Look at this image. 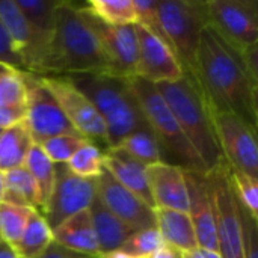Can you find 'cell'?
I'll return each instance as SVG.
<instances>
[{
	"label": "cell",
	"instance_id": "cell-31",
	"mask_svg": "<svg viewBox=\"0 0 258 258\" xmlns=\"http://www.w3.org/2000/svg\"><path fill=\"white\" fill-rule=\"evenodd\" d=\"M33 209L0 203V237L12 248L18 242Z\"/></svg>",
	"mask_w": 258,
	"mask_h": 258
},
{
	"label": "cell",
	"instance_id": "cell-29",
	"mask_svg": "<svg viewBox=\"0 0 258 258\" xmlns=\"http://www.w3.org/2000/svg\"><path fill=\"white\" fill-rule=\"evenodd\" d=\"M83 8L110 26H130L138 23L133 0H88Z\"/></svg>",
	"mask_w": 258,
	"mask_h": 258
},
{
	"label": "cell",
	"instance_id": "cell-11",
	"mask_svg": "<svg viewBox=\"0 0 258 258\" xmlns=\"http://www.w3.org/2000/svg\"><path fill=\"white\" fill-rule=\"evenodd\" d=\"M94 197V180L74 175L65 163H54L53 190L41 215L53 231L68 218L89 209Z\"/></svg>",
	"mask_w": 258,
	"mask_h": 258
},
{
	"label": "cell",
	"instance_id": "cell-43",
	"mask_svg": "<svg viewBox=\"0 0 258 258\" xmlns=\"http://www.w3.org/2000/svg\"><path fill=\"white\" fill-rule=\"evenodd\" d=\"M98 258H132L125 254H122L121 251H112V252H106V254H98Z\"/></svg>",
	"mask_w": 258,
	"mask_h": 258
},
{
	"label": "cell",
	"instance_id": "cell-38",
	"mask_svg": "<svg viewBox=\"0 0 258 258\" xmlns=\"http://www.w3.org/2000/svg\"><path fill=\"white\" fill-rule=\"evenodd\" d=\"M26 119V101L0 107V130L9 128Z\"/></svg>",
	"mask_w": 258,
	"mask_h": 258
},
{
	"label": "cell",
	"instance_id": "cell-36",
	"mask_svg": "<svg viewBox=\"0 0 258 258\" xmlns=\"http://www.w3.org/2000/svg\"><path fill=\"white\" fill-rule=\"evenodd\" d=\"M236 206L242 228V243L243 258H258V225L257 219L249 215V212L240 204L236 197Z\"/></svg>",
	"mask_w": 258,
	"mask_h": 258
},
{
	"label": "cell",
	"instance_id": "cell-3",
	"mask_svg": "<svg viewBox=\"0 0 258 258\" xmlns=\"http://www.w3.org/2000/svg\"><path fill=\"white\" fill-rule=\"evenodd\" d=\"M156 88L207 171L224 165L225 160L215 136L209 104L197 79L184 73L181 79L159 83Z\"/></svg>",
	"mask_w": 258,
	"mask_h": 258
},
{
	"label": "cell",
	"instance_id": "cell-1",
	"mask_svg": "<svg viewBox=\"0 0 258 258\" xmlns=\"http://www.w3.org/2000/svg\"><path fill=\"white\" fill-rule=\"evenodd\" d=\"M194 77L215 109L233 112L257 132V83L248 76L242 53L210 26L201 33Z\"/></svg>",
	"mask_w": 258,
	"mask_h": 258
},
{
	"label": "cell",
	"instance_id": "cell-5",
	"mask_svg": "<svg viewBox=\"0 0 258 258\" xmlns=\"http://www.w3.org/2000/svg\"><path fill=\"white\" fill-rule=\"evenodd\" d=\"M125 80L141 106L150 130L157 141L162 162L175 165L186 172L209 174L206 165L183 135L178 122L157 91L156 85L136 76L125 77Z\"/></svg>",
	"mask_w": 258,
	"mask_h": 258
},
{
	"label": "cell",
	"instance_id": "cell-9",
	"mask_svg": "<svg viewBox=\"0 0 258 258\" xmlns=\"http://www.w3.org/2000/svg\"><path fill=\"white\" fill-rule=\"evenodd\" d=\"M26 86V125L33 144L59 136L76 135L77 132L68 122L56 98L44 85L42 77L32 73H23ZM79 135V133H77Z\"/></svg>",
	"mask_w": 258,
	"mask_h": 258
},
{
	"label": "cell",
	"instance_id": "cell-37",
	"mask_svg": "<svg viewBox=\"0 0 258 258\" xmlns=\"http://www.w3.org/2000/svg\"><path fill=\"white\" fill-rule=\"evenodd\" d=\"M0 63L8 67V68H12L15 71H20V73H27L24 65H23V60L20 59V56L17 54L11 39H9V35L3 26V23L0 21Z\"/></svg>",
	"mask_w": 258,
	"mask_h": 258
},
{
	"label": "cell",
	"instance_id": "cell-19",
	"mask_svg": "<svg viewBox=\"0 0 258 258\" xmlns=\"http://www.w3.org/2000/svg\"><path fill=\"white\" fill-rule=\"evenodd\" d=\"M103 166L118 183L139 197L147 206L154 209L147 177V166L144 163L135 160L118 148H107L103 151Z\"/></svg>",
	"mask_w": 258,
	"mask_h": 258
},
{
	"label": "cell",
	"instance_id": "cell-13",
	"mask_svg": "<svg viewBox=\"0 0 258 258\" xmlns=\"http://www.w3.org/2000/svg\"><path fill=\"white\" fill-rule=\"evenodd\" d=\"M77 9L106 54L112 68V76L124 79L135 76L138 63V38L135 24L110 26L98 20L85 8Z\"/></svg>",
	"mask_w": 258,
	"mask_h": 258
},
{
	"label": "cell",
	"instance_id": "cell-44",
	"mask_svg": "<svg viewBox=\"0 0 258 258\" xmlns=\"http://www.w3.org/2000/svg\"><path fill=\"white\" fill-rule=\"evenodd\" d=\"M203 258H221V255L215 251H209V249H200Z\"/></svg>",
	"mask_w": 258,
	"mask_h": 258
},
{
	"label": "cell",
	"instance_id": "cell-34",
	"mask_svg": "<svg viewBox=\"0 0 258 258\" xmlns=\"http://www.w3.org/2000/svg\"><path fill=\"white\" fill-rule=\"evenodd\" d=\"M228 175L233 186V190L240 201V204L249 212L252 218H258V180L251 178L249 175L231 169L228 166Z\"/></svg>",
	"mask_w": 258,
	"mask_h": 258
},
{
	"label": "cell",
	"instance_id": "cell-48",
	"mask_svg": "<svg viewBox=\"0 0 258 258\" xmlns=\"http://www.w3.org/2000/svg\"><path fill=\"white\" fill-rule=\"evenodd\" d=\"M0 132H2V130H0Z\"/></svg>",
	"mask_w": 258,
	"mask_h": 258
},
{
	"label": "cell",
	"instance_id": "cell-24",
	"mask_svg": "<svg viewBox=\"0 0 258 258\" xmlns=\"http://www.w3.org/2000/svg\"><path fill=\"white\" fill-rule=\"evenodd\" d=\"M15 3L21 11V14L24 15V18L27 20V23L30 24V27L33 29L39 44L44 48V53L47 54L54 30L56 9L59 2L57 0H15Z\"/></svg>",
	"mask_w": 258,
	"mask_h": 258
},
{
	"label": "cell",
	"instance_id": "cell-10",
	"mask_svg": "<svg viewBox=\"0 0 258 258\" xmlns=\"http://www.w3.org/2000/svg\"><path fill=\"white\" fill-rule=\"evenodd\" d=\"M209 24L237 51L258 44V5L255 0L206 2Z\"/></svg>",
	"mask_w": 258,
	"mask_h": 258
},
{
	"label": "cell",
	"instance_id": "cell-4",
	"mask_svg": "<svg viewBox=\"0 0 258 258\" xmlns=\"http://www.w3.org/2000/svg\"><path fill=\"white\" fill-rule=\"evenodd\" d=\"M67 77L94 104L106 124V145L116 147L136 130L147 128V119L127 80L110 74H73Z\"/></svg>",
	"mask_w": 258,
	"mask_h": 258
},
{
	"label": "cell",
	"instance_id": "cell-45",
	"mask_svg": "<svg viewBox=\"0 0 258 258\" xmlns=\"http://www.w3.org/2000/svg\"><path fill=\"white\" fill-rule=\"evenodd\" d=\"M3 192H5V180H3V174L0 172V203L3 200Z\"/></svg>",
	"mask_w": 258,
	"mask_h": 258
},
{
	"label": "cell",
	"instance_id": "cell-35",
	"mask_svg": "<svg viewBox=\"0 0 258 258\" xmlns=\"http://www.w3.org/2000/svg\"><path fill=\"white\" fill-rule=\"evenodd\" d=\"M26 101V86L23 73L9 70L0 76V107L24 103Z\"/></svg>",
	"mask_w": 258,
	"mask_h": 258
},
{
	"label": "cell",
	"instance_id": "cell-22",
	"mask_svg": "<svg viewBox=\"0 0 258 258\" xmlns=\"http://www.w3.org/2000/svg\"><path fill=\"white\" fill-rule=\"evenodd\" d=\"M156 230L160 233L163 243L178 252L198 249V242L192 221L186 212L154 209Z\"/></svg>",
	"mask_w": 258,
	"mask_h": 258
},
{
	"label": "cell",
	"instance_id": "cell-47",
	"mask_svg": "<svg viewBox=\"0 0 258 258\" xmlns=\"http://www.w3.org/2000/svg\"><path fill=\"white\" fill-rule=\"evenodd\" d=\"M180 255H181V254H180ZM180 258H181V257H180Z\"/></svg>",
	"mask_w": 258,
	"mask_h": 258
},
{
	"label": "cell",
	"instance_id": "cell-21",
	"mask_svg": "<svg viewBox=\"0 0 258 258\" xmlns=\"http://www.w3.org/2000/svg\"><path fill=\"white\" fill-rule=\"evenodd\" d=\"M53 242L71 251L97 257L100 252L89 209L79 212L56 227L53 230Z\"/></svg>",
	"mask_w": 258,
	"mask_h": 258
},
{
	"label": "cell",
	"instance_id": "cell-2",
	"mask_svg": "<svg viewBox=\"0 0 258 258\" xmlns=\"http://www.w3.org/2000/svg\"><path fill=\"white\" fill-rule=\"evenodd\" d=\"M110 74V63L77 6L59 2L53 36L42 62L41 76Z\"/></svg>",
	"mask_w": 258,
	"mask_h": 258
},
{
	"label": "cell",
	"instance_id": "cell-27",
	"mask_svg": "<svg viewBox=\"0 0 258 258\" xmlns=\"http://www.w3.org/2000/svg\"><path fill=\"white\" fill-rule=\"evenodd\" d=\"M23 166L27 169L32 180L36 184V189L39 194V201H41V212H42L50 195H51V190H53L54 163L45 156V153L41 150L39 145L33 144Z\"/></svg>",
	"mask_w": 258,
	"mask_h": 258
},
{
	"label": "cell",
	"instance_id": "cell-33",
	"mask_svg": "<svg viewBox=\"0 0 258 258\" xmlns=\"http://www.w3.org/2000/svg\"><path fill=\"white\" fill-rule=\"evenodd\" d=\"M92 142L82 135H59L39 144L41 150L53 163H67L73 154L85 144Z\"/></svg>",
	"mask_w": 258,
	"mask_h": 258
},
{
	"label": "cell",
	"instance_id": "cell-15",
	"mask_svg": "<svg viewBox=\"0 0 258 258\" xmlns=\"http://www.w3.org/2000/svg\"><path fill=\"white\" fill-rule=\"evenodd\" d=\"M138 38V63L135 76L153 85L175 82L184 76V70L175 53L157 36L141 24H135Z\"/></svg>",
	"mask_w": 258,
	"mask_h": 258
},
{
	"label": "cell",
	"instance_id": "cell-41",
	"mask_svg": "<svg viewBox=\"0 0 258 258\" xmlns=\"http://www.w3.org/2000/svg\"><path fill=\"white\" fill-rule=\"evenodd\" d=\"M180 252L177 251V249H174V248H171V246H168V245H163L160 249H157L156 252H154V255L151 258H180Z\"/></svg>",
	"mask_w": 258,
	"mask_h": 258
},
{
	"label": "cell",
	"instance_id": "cell-17",
	"mask_svg": "<svg viewBox=\"0 0 258 258\" xmlns=\"http://www.w3.org/2000/svg\"><path fill=\"white\" fill-rule=\"evenodd\" d=\"M0 21L6 29L17 54L23 60L26 71L39 76L45 53L15 0H0Z\"/></svg>",
	"mask_w": 258,
	"mask_h": 258
},
{
	"label": "cell",
	"instance_id": "cell-28",
	"mask_svg": "<svg viewBox=\"0 0 258 258\" xmlns=\"http://www.w3.org/2000/svg\"><path fill=\"white\" fill-rule=\"evenodd\" d=\"M113 148L124 151L125 154H128L135 160L144 163L145 166L156 165V163L162 162L160 148H159L157 141H156L153 132L150 130V127L133 132L132 135H128L125 139H122Z\"/></svg>",
	"mask_w": 258,
	"mask_h": 258
},
{
	"label": "cell",
	"instance_id": "cell-16",
	"mask_svg": "<svg viewBox=\"0 0 258 258\" xmlns=\"http://www.w3.org/2000/svg\"><path fill=\"white\" fill-rule=\"evenodd\" d=\"M184 178L189 198L187 215L195 230L198 248L218 252L213 198L207 174L184 171Z\"/></svg>",
	"mask_w": 258,
	"mask_h": 258
},
{
	"label": "cell",
	"instance_id": "cell-42",
	"mask_svg": "<svg viewBox=\"0 0 258 258\" xmlns=\"http://www.w3.org/2000/svg\"><path fill=\"white\" fill-rule=\"evenodd\" d=\"M0 258H18L14 248L0 237Z\"/></svg>",
	"mask_w": 258,
	"mask_h": 258
},
{
	"label": "cell",
	"instance_id": "cell-25",
	"mask_svg": "<svg viewBox=\"0 0 258 258\" xmlns=\"http://www.w3.org/2000/svg\"><path fill=\"white\" fill-rule=\"evenodd\" d=\"M5 192L2 203L29 207L41 213V201L35 181L24 166L11 169L3 174Z\"/></svg>",
	"mask_w": 258,
	"mask_h": 258
},
{
	"label": "cell",
	"instance_id": "cell-8",
	"mask_svg": "<svg viewBox=\"0 0 258 258\" xmlns=\"http://www.w3.org/2000/svg\"><path fill=\"white\" fill-rule=\"evenodd\" d=\"M215 212L216 243L221 258H243L242 228L236 206V194L233 190L228 165L212 169L207 174Z\"/></svg>",
	"mask_w": 258,
	"mask_h": 258
},
{
	"label": "cell",
	"instance_id": "cell-12",
	"mask_svg": "<svg viewBox=\"0 0 258 258\" xmlns=\"http://www.w3.org/2000/svg\"><path fill=\"white\" fill-rule=\"evenodd\" d=\"M74 130L89 141L106 144V124L94 104L63 76H41Z\"/></svg>",
	"mask_w": 258,
	"mask_h": 258
},
{
	"label": "cell",
	"instance_id": "cell-39",
	"mask_svg": "<svg viewBox=\"0 0 258 258\" xmlns=\"http://www.w3.org/2000/svg\"><path fill=\"white\" fill-rule=\"evenodd\" d=\"M36 258H98L94 257V255H86V254H80V252H76V251H71L68 248H63L60 245H57L56 242H51L48 245V248Z\"/></svg>",
	"mask_w": 258,
	"mask_h": 258
},
{
	"label": "cell",
	"instance_id": "cell-23",
	"mask_svg": "<svg viewBox=\"0 0 258 258\" xmlns=\"http://www.w3.org/2000/svg\"><path fill=\"white\" fill-rule=\"evenodd\" d=\"M33 147V139L26 125L21 121L9 128L0 132V172L5 174L11 169L24 165V160Z\"/></svg>",
	"mask_w": 258,
	"mask_h": 258
},
{
	"label": "cell",
	"instance_id": "cell-6",
	"mask_svg": "<svg viewBox=\"0 0 258 258\" xmlns=\"http://www.w3.org/2000/svg\"><path fill=\"white\" fill-rule=\"evenodd\" d=\"M157 15L184 73L195 76L201 33L209 24L206 2L157 0Z\"/></svg>",
	"mask_w": 258,
	"mask_h": 258
},
{
	"label": "cell",
	"instance_id": "cell-14",
	"mask_svg": "<svg viewBox=\"0 0 258 258\" xmlns=\"http://www.w3.org/2000/svg\"><path fill=\"white\" fill-rule=\"evenodd\" d=\"M94 184L95 194L101 203L135 233L156 228L154 209L147 206L139 197L118 183L109 171L103 169L101 174L94 178Z\"/></svg>",
	"mask_w": 258,
	"mask_h": 258
},
{
	"label": "cell",
	"instance_id": "cell-46",
	"mask_svg": "<svg viewBox=\"0 0 258 258\" xmlns=\"http://www.w3.org/2000/svg\"><path fill=\"white\" fill-rule=\"evenodd\" d=\"M9 70H12V68H8V67H5V65L0 63V76H3L5 73H8Z\"/></svg>",
	"mask_w": 258,
	"mask_h": 258
},
{
	"label": "cell",
	"instance_id": "cell-30",
	"mask_svg": "<svg viewBox=\"0 0 258 258\" xmlns=\"http://www.w3.org/2000/svg\"><path fill=\"white\" fill-rule=\"evenodd\" d=\"M65 165L74 175L94 180L104 169L103 151L94 142H88L83 147H80Z\"/></svg>",
	"mask_w": 258,
	"mask_h": 258
},
{
	"label": "cell",
	"instance_id": "cell-32",
	"mask_svg": "<svg viewBox=\"0 0 258 258\" xmlns=\"http://www.w3.org/2000/svg\"><path fill=\"white\" fill-rule=\"evenodd\" d=\"M163 239L156 228L133 233L118 249L132 258H151L163 246Z\"/></svg>",
	"mask_w": 258,
	"mask_h": 258
},
{
	"label": "cell",
	"instance_id": "cell-40",
	"mask_svg": "<svg viewBox=\"0 0 258 258\" xmlns=\"http://www.w3.org/2000/svg\"><path fill=\"white\" fill-rule=\"evenodd\" d=\"M242 60L248 76L258 83V44L242 51Z\"/></svg>",
	"mask_w": 258,
	"mask_h": 258
},
{
	"label": "cell",
	"instance_id": "cell-20",
	"mask_svg": "<svg viewBox=\"0 0 258 258\" xmlns=\"http://www.w3.org/2000/svg\"><path fill=\"white\" fill-rule=\"evenodd\" d=\"M89 213L100 254L118 251L122 243L135 233L101 203L97 194L89 206Z\"/></svg>",
	"mask_w": 258,
	"mask_h": 258
},
{
	"label": "cell",
	"instance_id": "cell-18",
	"mask_svg": "<svg viewBox=\"0 0 258 258\" xmlns=\"http://www.w3.org/2000/svg\"><path fill=\"white\" fill-rule=\"evenodd\" d=\"M147 177L154 209L186 212L189 207L184 171L165 162L147 166Z\"/></svg>",
	"mask_w": 258,
	"mask_h": 258
},
{
	"label": "cell",
	"instance_id": "cell-7",
	"mask_svg": "<svg viewBox=\"0 0 258 258\" xmlns=\"http://www.w3.org/2000/svg\"><path fill=\"white\" fill-rule=\"evenodd\" d=\"M207 104L215 136L225 163L231 169L258 180L257 132L233 112L215 109L209 101Z\"/></svg>",
	"mask_w": 258,
	"mask_h": 258
},
{
	"label": "cell",
	"instance_id": "cell-26",
	"mask_svg": "<svg viewBox=\"0 0 258 258\" xmlns=\"http://www.w3.org/2000/svg\"><path fill=\"white\" fill-rule=\"evenodd\" d=\"M53 242V231L38 210H32L26 227L14 246L18 258L39 257Z\"/></svg>",
	"mask_w": 258,
	"mask_h": 258
}]
</instances>
